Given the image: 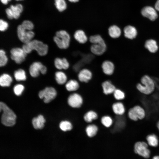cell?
Here are the masks:
<instances>
[{
  "mask_svg": "<svg viewBox=\"0 0 159 159\" xmlns=\"http://www.w3.org/2000/svg\"><path fill=\"white\" fill-rule=\"evenodd\" d=\"M22 48L27 54L29 53L32 50H34L41 56L46 55L48 49V47L47 44L36 39L32 40L24 44Z\"/></svg>",
  "mask_w": 159,
  "mask_h": 159,
  "instance_id": "6da1fadb",
  "label": "cell"
},
{
  "mask_svg": "<svg viewBox=\"0 0 159 159\" xmlns=\"http://www.w3.org/2000/svg\"><path fill=\"white\" fill-rule=\"evenodd\" d=\"M141 83L137 84L138 90L142 94L148 95L154 91L155 85L153 80L149 76L145 75L141 78Z\"/></svg>",
  "mask_w": 159,
  "mask_h": 159,
  "instance_id": "7a4b0ae2",
  "label": "cell"
},
{
  "mask_svg": "<svg viewBox=\"0 0 159 159\" xmlns=\"http://www.w3.org/2000/svg\"><path fill=\"white\" fill-rule=\"evenodd\" d=\"M0 111H3L1 118L2 123L7 126H11L16 123V116L14 112L5 103L1 102Z\"/></svg>",
  "mask_w": 159,
  "mask_h": 159,
  "instance_id": "3957f363",
  "label": "cell"
},
{
  "mask_svg": "<svg viewBox=\"0 0 159 159\" xmlns=\"http://www.w3.org/2000/svg\"><path fill=\"white\" fill-rule=\"evenodd\" d=\"M53 39L57 47L60 49H67L69 46L70 36L65 30H62L57 32Z\"/></svg>",
  "mask_w": 159,
  "mask_h": 159,
  "instance_id": "277c9868",
  "label": "cell"
},
{
  "mask_svg": "<svg viewBox=\"0 0 159 159\" xmlns=\"http://www.w3.org/2000/svg\"><path fill=\"white\" fill-rule=\"evenodd\" d=\"M146 116V112L145 109L138 105L133 106L128 110V117L130 120L133 122L143 120Z\"/></svg>",
  "mask_w": 159,
  "mask_h": 159,
  "instance_id": "5b68a950",
  "label": "cell"
},
{
  "mask_svg": "<svg viewBox=\"0 0 159 159\" xmlns=\"http://www.w3.org/2000/svg\"><path fill=\"white\" fill-rule=\"evenodd\" d=\"M17 32L19 39L24 44L32 40L35 35L34 33L32 30H28L25 29L21 24L18 26Z\"/></svg>",
  "mask_w": 159,
  "mask_h": 159,
  "instance_id": "8992f818",
  "label": "cell"
},
{
  "mask_svg": "<svg viewBox=\"0 0 159 159\" xmlns=\"http://www.w3.org/2000/svg\"><path fill=\"white\" fill-rule=\"evenodd\" d=\"M57 94V92L54 88L48 87L40 91L39 93V96L41 99L44 98L45 103H48L55 98Z\"/></svg>",
  "mask_w": 159,
  "mask_h": 159,
  "instance_id": "52a82bcc",
  "label": "cell"
},
{
  "mask_svg": "<svg viewBox=\"0 0 159 159\" xmlns=\"http://www.w3.org/2000/svg\"><path fill=\"white\" fill-rule=\"evenodd\" d=\"M148 144L144 141H138L134 145L135 153L145 158H148L150 152L148 148Z\"/></svg>",
  "mask_w": 159,
  "mask_h": 159,
  "instance_id": "ba28073f",
  "label": "cell"
},
{
  "mask_svg": "<svg viewBox=\"0 0 159 159\" xmlns=\"http://www.w3.org/2000/svg\"><path fill=\"white\" fill-rule=\"evenodd\" d=\"M11 58L17 64H20L25 59L27 54L22 48H14L10 51Z\"/></svg>",
  "mask_w": 159,
  "mask_h": 159,
  "instance_id": "9c48e42d",
  "label": "cell"
},
{
  "mask_svg": "<svg viewBox=\"0 0 159 159\" xmlns=\"http://www.w3.org/2000/svg\"><path fill=\"white\" fill-rule=\"evenodd\" d=\"M107 46L105 41L94 44H92L90 50L92 54L97 56H101L106 52Z\"/></svg>",
  "mask_w": 159,
  "mask_h": 159,
  "instance_id": "30bf717a",
  "label": "cell"
},
{
  "mask_svg": "<svg viewBox=\"0 0 159 159\" xmlns=\"http://www.w3.org/2000/svg\"><path fill=\"white\" fill-rule=\"evenodd\" d=\"M83 99L82 96L77 93H73L68 97L67 102L69 105L73 108H79L82 105Z\"/></svg>",
  "mask_w": 159,
  "mask_h": 159,
  "instance_id": "8fae6325",
  "label": "cell"
},
{
  "mask_svg": "<svg viewBox=\"0 0 159 159\" xmlns=\"http://www.w3.org/2000/svg\"><path fill=\"white\" fill-rule=\"evenodd\" d=\"M77 78L82 82L87 83L91 80L93 76L92 71L87 68L82 69L78 72Z\"/></svg>",
  "mask_w": 159,
  "mask_h": 159,
  "instance_id": "7c38bea8",
  "label": "cell"
},
{
  "mask_svg": "<svg viewBox=\"0 0 159 159\" xmlns=\"http://www.w3.org/2000/svg\"><path fill=\"white\" fill-rule=\"evenodd\" d=\"M156 9L150 6H146L142 9V15L148 18L150 20L154 21L158 17V15Z\"/></svg>",
  "mask_w": 159,
  "mask_h": 159,
  "instance_id": "4fadbf2b",
  "label": "cell"
},
{
  "mask_svg": "<svg viewBox=\"0 0 159 159\" xmlns=\"http://www.w3.org/2000/svg\"><path fill=\"white\" fill-rule=\"evenodd\" d=\"M101 68L103 73L107 76L112 75L115 69V66L114 63L108 60H105L102 62Z\"/></svg>",
  "mask_w": 159,
  "mask_h": 159,
  "instance_id": "5bb4252c",
  "label": "cell"
},
{
  "mask_svg": "<svg viewBox=\"0 0 159 159\" xmlns=\"http://www.w3.org/2000/svg\"><path fill=\"white\" fill-rule=\"evenodd\" d=\"M75 40L80 44H84L88 41V38L85 31L80 29L76 30L73 34Z\"/></svg>",
  "mask_w": 159,
  "mask_h": 159,
  "instance_id": "9a60e30c",
  "label": "cell"
},
{
  "mask_svg": "<svg viewBox=\"0 0 159 159\" xmlns=\"http://www.w3.org/2000/svg\"><path fill=\"white\" fill-rule=\"evenodd\" d=\"M103 93L105 95H108L113 93L116 89L115 86L109 80L103 82L101 84Z\"/></svg>",
  "mask_w": 159,
  "mask_h": 159,
  "instance_id": "2e32d148",
  "label": "cell"
},
{
  "mask_svg": "<svg viewBox=\"0 0 159 159\" xmlns=\"http://www.w3.org/2000/svg\"><path fill=\"white\" fill-rule=\"evenodd\" d=\"M113 112L117 116H122L125 113L126 109L123 103L120 101L115 102L112 105Z\"/></svg>",
  "mask_w": 159,
  "mask_h": 159,
  "instance_id": "e0dca14e",
  "label": "cell"
},
{
  "mask_svg": "<svg viewBox=\"0 0 159 159\" xmlns=\"http://www.w3.org/2000/svg\"><path fill=\"white\" fill-rule=\"evenodd\" d=\"M54 64L55 67L59 70H66L69 67V63L65 58H60L57 57L55 58L54 61Z\"/></svg>",
  "mask_w": 159,
  "mask_h": 159,
  "instance_id": "ac0fdd59",
  "label": "cell"
},
{
  "mask_svg": "<svg viewBox=\"0 0 159 159\" xmlns=\"http://www.w3.org/2000/svg\"><path fill=\"white\" fill-rule=\"evenodd\" d=\"M124 36L126 38L132 39L135 38L137 34V30L135 27L128 25L125 27L123 29Z\"/></svg>",
  "mask_w": 159,
  "mask_h": 159,
  "instance_id": "d6986e66",
  "label": "cell"
},
{
  "mask_svg": "<svg viewBox=\"0 0 159 159\" xmlns=\"http://www.w3.org/2000/svg\"><path fill=\"white\" fill-rule=\"evenodd\" d=\"M43 65L41 63L39 62H34L32 63L29 68V72L30 75L34 77L38 76Z\"/></svg>",
  "mask_w": 159,
  "mask_h": 159,
  "instance_id": "ffe728a7",
  "label": "cell"
},
{
  "mask_svg": "<svg viewBox=\"0 0 159 159\" xmlns=\"http://www.w3.org/2000/svg\"><path fill=\"white\" fill-rule=\"evenodd\" d=\"M108 33L110 37L116 39L120 37L121 34V31L118 26L113 25L109 27L108 29Z\"/></svg>",
  "mask_w": 159,
  "mask_h": 159,
  "instance_id": "44dd1931",
  "label": "cell"
},
{
  "mask_svg": "<svg viewBox=\"0 0 159 159\" xmlns=\"http://www.w3.org/2000/svg\"><path fill=\"white\" fill-rule=\"evenodd\" d=\"M9 8L11 10L14 19H18L23 11V5L21 4H17L15 5H11Z\"/></svg>",
  "mask_w": 159,
  "mask_h": 159,
  "instance_id": "7402d4cb",
  "label": "cell"
},
{
  "mask_svg": "<svg viewBox=\"0 0 159 159\" xmlns=\"http://www.w3.org/2000/svg\"><path fill=\"white\" fill-rule=\"evenodd\" d=\"M45 122V120L42 115H39L37 117L34 118L32 120L33 125L36 129L43 128Z\"/></svg>",
  "mask_w": 159,
  "mask_h": 159,
  "instance_id": "603a6c76",
  "label": "cell"
},
{
  "mask_svg": "<svg viewBox=\"0 0 159 159\" xmlns=\"http://www.w3.org/2000/svg\"><path fill=\"white\" fill-rule=\"evenodd\" d=\"M145 47L152 53L156 52L158 48L156 42L153 39H149L146 40L145 43Z\"/></svg>",
  "mask_w": 159,
  "mask_h": 159,
  "instance_id": "cb8c5ba5",
  "label": "cell"
},
{
  "mask_svg": "<svg viewBox=\"0 0 159 159\" xmlns=\"http://www.w3.org/2000/svg\"><path fill=\"white\" fill-rule=\"evenodd\" d=\"M66 90L69 92H74L77 90L80 87L78 82L75 79H71L65 85Z\"/></svg>",
  "mask_w": 159,
  "mask_h": 159,
  "instance_id": "d4e9b609",
  "label": "cell"
},
{
  "mask_svg": "<svg viewBox=\"0 0 159 159\" xmlns=\"http://www.w3.org/2000/svg\"><path fill=\"white\" fill-rule=\"evenodd\" d=\"M98 127L94 124H89L86 127L85 132L88 137L92 138L95 136L98 131Z\"/></svg>",
  "mask_w": 159,
  "mask_h": 159,
  "instance_id": "484cf974",
  "label": "cell"
},
{
  "mask_svg": "<svg viewBox=\"0 0 159 159\" xmlns=\"http://www.w3.org/2000/svg\"><path fill=\"white\" fill-rule=\"evenodd\" d=\"M98 117V115L97 113L92 110L87 112L83 117L84 120L87 123H90L93 120L97 119Z\"/></svg>",
  "mask_w": 159,
  "mask_h": 159,
  "instance_id": "4316f807",
  "label": "cell"
},
{
  "mask_svg": "<svg viewBox=\"0 0 159 159\" xmlns=\"http://www.w3.org/2000/svg\"><path fill=\"white\" fill-rule=\"evenodd\" d=\"M12 81L11 76L7 74H3L0 77V85L2 87H9Z\"/></svg>",
  "mask_w": 159,
  "mask_h": 159,
  "instance_id": "83f0119b",
  "label": "cell"
},
{
  "mask_svg": "<svg viewBox=\"0 0 159 159\" xmlns=\"http://www.w3.org/2000/svg\"><path fill=\"white\" fill-rule=\"evenodd\" d=\"M148 144L150 146L155 147L158 144V139L157 136L154 133H151L148 135L146 137Z\"/></svg>",
  "mask_w": 159,
  "mask_h": 159,
  "instance_id": "f1b7e54d",
  "label": "cell"
},
{
  "mask_svg": "<svg viewBox=\"0 0 159 159\" xmlns=\"http://www.w3.org/2000/svg\"><path fill=\"white\" fill-rule=\"evenodd\" d=\"M67 78L66 75L63 72L57 71L55 73V79L59 84L61 85L65 83Z\"/></svg>",
  "mask_w": 159,
  "mask_h": 159,
  "instance_id": "f546056e",
  "label": "cell"
},
{
  "mask_svg": "<svg viewBox=\"0 0 159 159\" xmlns=\"http://www.w3.org/2000/svg\"><path fill=\"white\" fill-rule=\"evenodd\" d=\"M54 5L58 11L62 12L67 9V5L65 0H54Z\"/></svg>",
  "mask_w": 159,
  "mask_h": 159,
  "instance_id": "4dcf8cb0",
  "label": "cell"
},
{
  "mask_svg": "<svg viewBox=\"0 0 159 159\" xmlns=\"http://www.w3.org/2000/svg\"><path fill=\"white\" fill-rule=\"evenodd\" d=\"M14 76L15 79L17 81H24L26 79L25 71L22 69L16 70L14 72Z\"/></svg>",
  "mask_w": 159,
  "mask_h": 159,
  "instance_id": "1f68e13d",
  "label": "cell"
},
{
  "mask_svg": "<svg viewBox=\"0 0 159 159\" xmlns=\"http://www.w3.org/2000/svg\"><path fill=\"white\" fill-rule=\"evenodd\" d=\"M59 127L61 130L64 132L70 131L73 128L71 122L66 120L61 121L59 124Z\"/></svg>",
  "mask_w": 159,
  "mask_h": 159,
  "instance_id": "d6a6232c",
  "label": "cell"
},
{
  "mask_svg": "<svg viewBox=\"0 0 159 159\" xmlns=\"http://www.w3.org/2000/svg\"><path fill=\"white\" fill-rule=\"evenodd\" d=\"M102 124L106 127H110L113 123V120L112 118L109 115H105L102 117L101 119Z\"/></svg>",
  "mask_w": 159,
  "mask_h": 159,
  "instance_id": "836d02e7",
  "label": "cell"
},
{
  "mask_svg": "<svg viewBox=\"0 0 159 159\" xmlns=\"http://www.w3.org/2000/svg\"><path fill=\"white\" fill-rule=\"evenodd\" d=\"M90 42L92 44H94L105 41L104 38L99 34H95L90 36L89 38Z\"/></svg>",
  "mask_w": 159,
  "mask_h": 159,
  "instance_id": "e575fe53",
  "label": "cell"
},
{
  "mask_svg": "<svg viewBox=\"0 0 159 159\" xmlns=\"http://www.w3.org/2000/svg\"><path fill=\"white\" fill-rule=\"evenodd\" d=\"M113 94L114 98L117 101L123 100L125 97V93L119 89H116Z\"/></svg>",
  "mask_w": 159,
  "mask_h": 159,
  "instance_id": "d590c367",
  "label": "cell"
},
{
  "mask_svg": "<svg viewBox=\"0 0 159 159\" xmlns=\"http://www.w3.org/2000/svg\"><path fill=\"white\" fill-rule=\"evenodd\" d=\"M8 61V58L6 55L5 52L3 49L0 50V66L6 65Z\"/></svg>",
  "mask_w": 159,
  "mask_h": 159,
  "instance_id": "8d00e7d4",
  "label": "cell"
},
{
  "mask_svg": "<svg viewBox=\"0 0 159 159\" xmlns=\"http://www.w3.org/2000/svg\"><path fill=\"white\" fill-rule=\"evenodd\" d=\"M21 25L24 29L28 30H32L34 26L33 23L29 20L23 21Z\"/></svg>",
  "mask_w": 159,
  "mask_h": 159,
  "instance_id": "74e56055",
  "label": "cell"
},
{
  "mask_svg": "<svg viewBox=\"0 0 159 159\" xmlns=\"http://www.w3.org/2000/svg\"><path fill=\"white\" fill-rule=\"evenodd\" d=\"M24 89V87L21 84H17L14 87V91L15 94L17 96L20 95Z\"/></svg>",
  "mask_w": 159,
  "mask_h": 159,
  "instance_id": "f35d334b",
  "label": "cell"
},
{
  "mask_svg": "<svg viewBox=\"0 0 159 159\" xmlns=\"http://www.w3.org/2000/svg\"><path fill=\"white\" fill-rule=\"evenodd\" d=\"M9 26L8 23L3 19L0 20V30L1 32H4L6 30Z\"/></svg>",
  "mask_w": 159,
  "mask_h": 159,
  "instance_id": "ab89813d",
  "label": "cell"
},
{
  "mask_svg": "<svg viewBox=\"0 0 159 159\" xmlns=\"http://www.w3.org/2000/svg\"><path fill=\"white\" fill-rule=\"evenodd\" d=\"M5 12L7 17L9 19L11 20L14 19L11 10L9 7L6 9Z\"/></svg>",
  "mask_w": 159,
  "mask_h": 159,
  "instance_id": "60d3db41",
  "label": "cell"
},
{
  "mask_svg": "<svg viewBox=\"0 0 159 159\" xmlns=\"http://www.w3.org/2000/svg\"><path fill=\"white\" fill-rule=\"evenodd\" d=\"M47 68L46 67L43 65L42 66L41 70L40 72L42 74H45L47 72Z\"/></svg>",
  "mask_w": 159,
  "mask_h": 159,
  "instance_id": "b9f144b4",
  "label": "cell"
},
{
  "mask_svg": "<svg viewBox=\"0 0 159 159\" xmlns=\"http://www.w3.org/2000/svg\"><path fill=\"white\" fill-rule=\"evenodd\" d=\"M156 10L159 11V0H157L155 6Z\"/></svg>",
  "mask_w": 159,
  "mask_h": 159,
  "instance_id": "7bdbcfd3",
  "label": "cell"
},
{
  "mask_svg": "<svg viewBox=\"0 0 159 159\" xmlns=\"http://www.w3.org/2000/svg\"><path fill=\"white\" fill-rule=\"evenodd\" d=\"M11 0H0L1 3L4 5H7L9 2L11 1Z\"/></svg>",
  "mask_w": 159,
  "mask_h": 159,
  "instance_id": "ee69618b",
  "label": "cell"
},
{
  "mask_svg": "<svg viewBox=\"0 0 159 159\" xmlns=\"http://www.w3.org/2000/svg\"><path fill=\"white\" fill-rule=\"evenodd\" d=\"M156 127L157 129V130L159 132V120H158L156 124Z\"/></svg>",
  "mask_w": 159,
  "mask_h": 159,
  "instance_id": "f6af8a7d",
  "label": "cell"
},
{
  "mask_svg": "<svg viewBox=\"0 0 159 159\" xmlns=\"http://www.w3.org/2000/svg\"><path fill=\"white\" fill-rule=\"evenodd\" d=\"M69 1L72 3H76L78 2L79 0H68Z\"/></svg>",
  "mask_w": 159,
  "mask_h": 159,
  "instance_id": "bcb514c9",
  "label": "cell"
},
{
  "mask_svg": "<svg viewBox=\"0 0 159 159\" xmlns=\"http://www.w3.org/2000/svg\"><path fill=\"white\" fill-rule=\"evenodd\" d=\"M152 159H159V156H154Z\"/></svg>",
  "mask_w": 159,
  "mask_h": 159,
  "instance_id": "7dc6e473",
  "label": "cell"
},
{
  "mask_svg": "<svg viewBox=\"0 0 159 159\" xmlns=\"http://www.w3.org/2000/svg\"><path fill=\"white\" fill-rule=\"evenodd\" d=\"M16 1H22L23 0H15Z\"/></svg>",
  "mask_w": 159,
  "mask_h": 159,
  "instance_id": "c3c4849f",
  "label": "cell"
}]
</instances>
